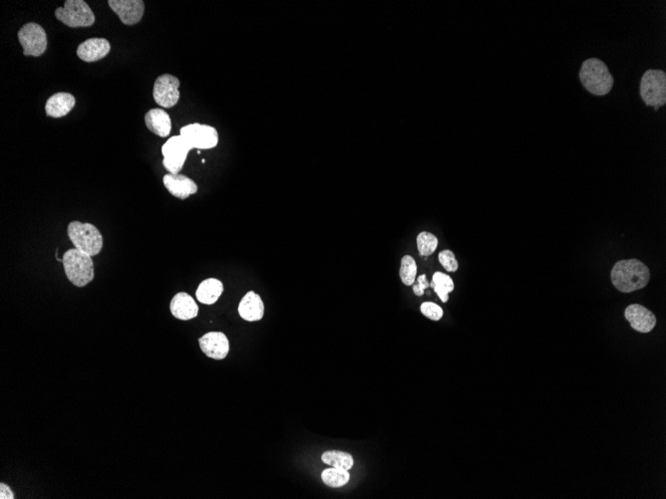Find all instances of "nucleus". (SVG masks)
Returning a JSON list of instances; mask_svg holds the SVG:
<instances>
[{"label": "nucleus", "instance_id": "19", "mask_svg": "<svg viewBox=\"0 0 666 499\" xmlns=\"http://www.w3.org/2000/svg\"><path fill=\"white\" fill-rule=\"evenodd\" d=\"M145 124L151 132L159 137L166 138L170 135L172 121L165 110L155 108L149 111L145 115Z\"/></svg>", "mask_w": 666, "mask_h": 499}, {"label": "nucleus", "instance_id": "5", "mask_svg": "<svg viewBox=\"0 0 666 499\" xmlns=\"http://www.w3.org/2000/svg\"><path fill=\"white\" fill-rule=\"evenodd\" d=\"M640 96L650 107H660L666 103V74L660 69H650L642 75Z\"/></svg>", "mask_w": 666, "mask_h": 499}, {"label": "nucleus", "instance_id": "21", "mask_svg": "<svg viewBox=\"0 0 666 499\" xmlns=\"http://www.w3.org/2000/svg\"><path fill=\"white\" fill-rule=\"evenodd\" d=\"M322 460L325 465L332 468H342V470H352L354 465V460L350 453L342 450H327L322 453Z\"/></svg>", "mask_w": 666, "mask_h": 499}, {"label": "nucleus", "instance_id": "16", "mask_svg": "<svg viewBox=\"0 0 666 499\" xmlns=\"http://www.w3.org/2000/svg\"><path fill=\"white\" fill-rule=\"evenodd\" d=\"M171 313L179 320H191L196 318L199 314V306L193 297L186 292H179L172 299L170 304Z\"/></svg>", "mask_w": 666, "mask_h": 499}, {"label": "nucleus", "instance_id": "18", "mask_svg": "<svg viewBox=\"0 0 666 499\" xmlns=\"http://www.w3.org/2000/svg\"><path fill=\"white\" fill-rule=\"evenodd\" d=\"M76 104L74 96L67 92H59L52 95L45 104L46 115L52 118H62L69 114Z\"/></svg>", "mask_w": 666, "mask_h": 499}, {"label": "nucleus", "instance_id": "14", "mask_svg": "<svg viewBox=\"0 0 666 499\" xmlns=\"http://www.w3.org/2000/svg\"><path fill=\"white\" fill-rule=\"evenodd\" d=\"M163 183L169 193L180 200H186L198 191V186L195 181L180 173H166L164 176Z\"/></svg>", "mask_w": 666, "mask_h": 499}, {"label": "nucleus", "instance_id": "22", "mask_svg": "<svg viewBox=\"0 0 666 499\" xmlns=\"http://www.w3.org/2000/svg\"><path fill=\"white\" fill-rule=\"evenodd\" d=\"M430 286L433 287L434 291L436 292L439 298L444 303L448 301L449 293L454 291L453 279L447 274L442 273V272H435L433 274V279Z\"/></svg>", "mask_w": 666, "mask_h": 499}, {"label": "nucleus", "instance_id": "6", "mask_svg": "<svg viewBox=\"0 0 666 499\" xmlns=\"http://www.w3.org/2000/svg\"><path fill=\"white\" fill-rule=\"evenodd\" d=\"M55 16L71 29L90 27L95 24V15L84 0H66L64 6L55 10Z\"/></svg>", "mask_w": 666, "mask_h": 499}, {"label": "nucleus", "instance_id": "17", "mask_svg": "<svg viewBox=\"0 0 666 499\" xmlns=\"http://www.w3.org/2000/svg\"><path fill=\"white\" fill-rule=\"evenodd\" d=\"M238 311L239 316L248 322L259 321L264 314V302L256 292L249 291L244 295L239 302Z\"/></svg>", "mask_w": 666, "mask_h": 499}, {"label": "nucleus", "instance_id": "26", "mask_svg": "<svg viewBox=\"0 0 666 499\" xmlns=\"http://www.w3.org/2000/svg\"><path fill=\"white\" fill-rule=\"evenodd\" d=\"M421 313L433 321H439L443 317V309L433 302H424L420 307Z\"/></svg>", "mask_w": 666, "mask_h": 499}, {"label": "nucleus", "instance_id": "27", "mask_svg": "<svg viewBox=\"0 0 666 499\" xmlns=\"http://www.w3.org/2000/svg\"><path fill=\"white\" fill-rule=\"evenodd\" d=\"M439 261L442 264L444 268L448 272H456L458 271V261L456 259L455 254L453 251L446 249L439 253Z\"/></svg>", "mask_w": 666, "mask_h": 499}, {"label": "nucleus", "instance_id": "4", "mask_svg": "<svg viewBox=\"0 0 666 499\" xmlns=\"http://www.w3.org/2000/svg\"><path fill=\"white\" fill-rule=\"evenodd\" d=\"M67 233L75 248L91 257L97 256L102 251V234L93 224L72 221L68 226Z\"/></svg>", "mask_w": 666, "mask_h": 499}, {"label": "nucleus", "instance_id": "28", "mask_svg": "<svg viewBox=\"0 0 666 499\" xmlns=\"http://www.w3.org/2000/svg\"><path fill=\"white\" fill-rule=\"evenodd\" d=\"M0 498L14 499V493L10 490L9 485H4V483L0 485Z\"/></svg>", "mask_w": 666, "mask_h": 499}, {"label": "nucleus", "instance_id": "25", "mask_svg": "<svg viewBox=\"0 0 666 499\" xmlns=\"http://www.w3.org/2000/svg\"><path fill=\"white\" fill-rule=\"evenodd\" d=\"M419 256H429L436 251L438 239L430 233H421L417 238Z\"/></svg>", "mask_w": 666, "mask_h": 499}, {"label": "nucleus", "instance_id": "15", "mask_svg": "<svg viewBox=\"0 0 666 499\" xmlns=\"http://www.w3.org/2000/svg\"><path fill=\"white\" fill-rule=\"evenodd\" d=\"M111 45L105 39H90L85 40L77 48V56L82 61L91 63L99 61L109 54Z\"/></svg>", "mask_w": 666, "mask_h": 499}, {"label": "nucleus", "instance_id": "20", "mask_svg": "<svg viewBox=\"0 0 666 499\" xmlns=\"http://www.w3.org/2000/svg\"><path fill=\"white\" fill-rule=\"evenodd\" d=\"M224 292L223 282L219 279L209 278L201 282L196 291V297L199 302L206 305H213L218 301Z\"/></svg>", "mask_w": 666, "mask_h": 499}, {"label": "nucleus", "instance_id": "12", "mask_svg": "<svg viewBox=\"0 0 666 499\" xmlns=\"http://www.w3.org/2000/svg\"><path fill=\"white\" fill-rule=\"evenodd\" d=\"M202 351L214 360H224L229 352V342L223 332H209L199 340Z\"/></svg>", "mask_w": 666, "mask_h": 499}, {"label": "nucleus", "instance_id": "3", "mask_svg": "<svg viewBox=\"0 0 666 499\" xmlns=\"http://www.w3.org/2000/svg\"><path fill=\"white\" fill-rule=\"evenodd\" d=\"M62 263L68 281L71 282L73 286L84 287L94 279V263L92 257L84 252L76 248L69 249L63 256Z\"/></svg>", "mask_w": 666, "mask_h": 499}, {"label": "nucleus", "instance_id": "8", "mask_svg": "<svg viewBox=\"0 0 666 499\" xmlns=\"http://www.w3.org/2000/svg\"><path fill=\"white\" fill-rule=\"evenodd\" d=\"M17 36H19L20 44L24 48L25 56L39 57L46 51L48 44L46 32L39 24L35 22L24 24L19 29Z\"/></svg>", "mask_w": 666, "mask_h": 499}, {"label": "nucleus", "instance_id": "30", "mask_svg": "<svg viewBox=\"0 0 666 499\" xmlns=\"http://www.w3.org/2000/svg\"><path fill=\"white\" fill-rule=\"evenodd\" d=\"M412 286H413V292H414V293L417 295V296H422V295L424 294L423 289H421L420 287H419L417 283L413 284Z\"/></svg>", "mask_w": 666, "mask_h": 499}, {"label": "nucleus", "instance_id": "9", "mask_svg": "<svg viewBox=\"0 0 666 499\" xmlns=\"http://www.w3.org/2000/svg\"><path fill=\"white\" fill-rule=\"evenodd\" d=\"M180 135L190 143L192 148L198 150L214 148L219 143V133L216 128L199 123L184 126L180 130Z\"/></svg>", "mask_w": 666, "mask_h": 499}, {"label": "nucleus", "instance_id": "23", "mask_svg": "<svg viewBox=\"0 0 666 499\" xmlns=\"http://www.w3.org/2000/svg\"><path fill=\"white\" fill-rule=\"evenodd\" d=\"M322 480L324 485L332 488H342L350 480V473L342 468H330L322 471Z\"/></svg>", "mask_w": 666, "mask_h": 499}, {"label": "nucleus", "instance_id": "13", "mask_svg": "<svg viewBox=\"0 0 666 499\" xmlns=\"http://www.w3.org/2000/svg\"><path fill=\"white\" fill-rule=\"evenodd\" d=\"M625 319L633 329L640 333H650L657 325V317L650 310L640 304L627 306L625 312Z\"/></svg>", "mask_w": 666, "mask_h": 499}, {"label": "nucleus", "instance_id": "2", "mask_svg": "<svg viewBox=\"0 0 666 499\" xmlns=\"http://www.w3.org/2000/svg\"><path fill=\"white\" fill-rule=\"evenodd\" d=\"M580 79L585 89L595 96L609 94L614 86V77L609 68L597 58H590L582 62Z\"/></svg>", "mask_w": 666, "mask_h": 499}, {"label": "nucleus", "instance_id": "10", "mask_svg": "<svg viewBox=\"0 0 666 499\" xmlns=\"http://www.w3.org/2000/svg\"><path fill=\"white\" fill-rule=\"evenodd\" d=\"M180 80L173 75H161L154 84V100L160 107H174L180 99Z\"/></svg>", "mask_w": 666, "mask_h": 499}, {"label": "nucleus", "instance_id": "7", "mask_svg": "<svg viewBox=\"0 0 666 499\" xmlns=\"http://www.w3.org/2000/svg\"><path fill=\"white\" fill-rule=\"evenodd\" d=\"M193 150L182 136H174L162 147L163 166L169 173L177 175L183 170L188 153Z\"/></svg>", "mask_w": 666, "mask_h": 499}, {"label": "nucleus", "instance_id": "11", "mask_svg": "<svg viewBox=\"0 0 666 499\" xmlns=\"http://www.w3.org/2000/svg\"><path fill=\"white\" fill-rule=\"evenodd\" d=\"M108 5L119 16L122 24L128 26L139 24L145 11L142 0H109Z\"/></svg>", "mask_w": 666, "mask_h": 499}, {"label": "nucleus", "instance_id": "1", "mask_svg": "<svg viewBox=\"0 0 666 499\" xmlns=\"http://www.w3.org/2000/svg\"><path fill=\"white\" fill-rule=\"evenodd\" d=\"M650 279V268L637 259L617 262L612 271V284L617 291L624 293L645 288Z\"/></svg>", "mask_w": 666, "mask_h": 499}, {"label": "nucleus", "instance_id": "29", "mask_svg": "<svg viewBox=\"0 0 666 499\" xmlns=\"http://www.w3.org/2000/svg\"><path fill=\"white\" fill-rule=\"evenodd\" d=\"M416 283H417L419 287H420L421 289H423L424 291H425L426 289L430 286V283H429L427 277H426L425 274H422V276H419Z\"/></svg>", "mask_w": 666, "mask_h": 499}, {"label": "nucleus", "instance_id": "24", "mask_svg": "<svg viewBox=\"0 0 666 499\" xmlns=\"http://www.w3.org/2000/svg\"><path fill=\"white\" fill-rule=\"evenodd\" d=\"M417 266L412 257L405 256L401 261L400 277L405 286H411L415 283Z\"/></svg>", "mask_w": 666, "mask_h": 499}]
</instances>
